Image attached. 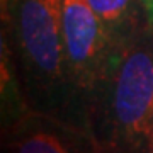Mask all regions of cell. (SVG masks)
I'll return each instance as SVG.
<instances>
[{
  "instance_id": "6da1fadb",
  "label": "cell",
  "mask_w": 153,
  "mask_h": 153,
  "mask_svg": "<svg viewBox=\"0 0 153 153\" xmlns=\"http://www.w3.org/2000/svg\"><path fill=\"white\" fill-rule=\"evenodd\" d=\"M0 9L29 109L70 123L63 0H0Z\"/></svg>"
},
{
  "instance_id": "7a4b0ae2",
  "label": "cell",
  "mask_w": 153,
  "mask_h": 153,
  "mask_svg": "<svg viewBox=\"0 0 153 153\" xmlns=\"http://www.w3.org/2000/svg\"><path fill=\"white\" fill-rule=\"evenodd\" d=\"M153 123V26L126 44L97 94L87 131L100 153H140Z\"/></svg>"
},
{
  "instance_id": "3957f363",
  "label": "cell",
  "mask_w": 153,
  "mask_h": 153,
  "mask_svg": "<svg viewBox=\"0 0 153 153\" xmlns=\"http://www.w3.org/2000/svg\"><path fill=\"white\" fill-rule=\"evenodd\" d=\"M61 27L70 94V123L87 131L97 94L123 48L114 44L87 0H63Z\"/></svg>"
},
{
  "instance_id": "277c9868",
  "label": "cell",
  "mask_w": 153,
  "mask_h": 153,
  "mask_svg": "<svg viewBox=\"0 0 153 153\" xmlns=\"http://www.w3.org/2000/svg\"><path fill=\"white\" fill-rule=\"evenodd\" d=\"M2 153H100L90 133L56 116L29 111L2 131Z\"/></svg>"
},
{
  "instance_id": "5b68a950",
  "label": "cell",
  "mask_w": 153,
  "mask_h": 153,
  "mask_svg": "<svg viewBox=\"0 0 153 153\" xmlns=\"http://www.w3.org/2000/svg\"><path fill=\"white\" fill-rule=\"evenodd\" d=\"M116 46L124 48L150 26L141 0H87Z\"/></svg>"
},
{
  "instance_id": "8992f818",
  "label": "cell",
  "mask_w": 153,
  "mask_h": 153,
  "mask_svg": "<svg viewBox=\"0 0 153 153\" xmlns=\"http://www.w3.org/2000/svg\"><path fill=\"white\" fill-rule=\"evenodd\" d=\"M29 104L22 88L21 76L7 38L0 34V116L2 131L29 112Z\"/></svg>"
},
{
  "instance_id": "52a82bcc",
  "label": "cell",
  "mask_w": 153,
  "mask_h": 153,
  "mask_svg": "<svg viewBox=\"0 0 153 153\" xmlns=\"http://www.w3.org/2000/svg\"><path fill=\"white\" fill-rule=\"evenodd\" d=\"M140 153H153V123L150 126V129L145 134V140H143V145L140 148Z\"/></svg>"
},
{
  "instance_id": "ba28073f",
  "label": "cell",
  "mask_w": 153,
  "mask_h": 153,
  "mask_svg": "<svg viewBox=\"0 0 153 153\" xmlns=\"http://www.w3.org/2000/svg\"><path fill=\"white\" fill-rule=\"evenodd\" d=\"M141 4H143V9H145V14H146L150 26H153V0H141Z\"/></svg>"
}]
</instances>
